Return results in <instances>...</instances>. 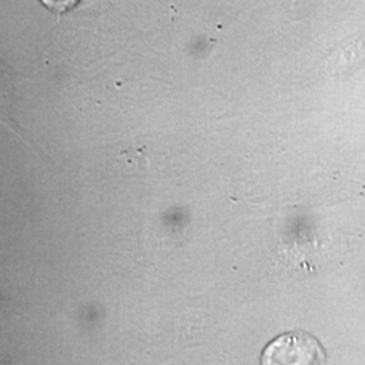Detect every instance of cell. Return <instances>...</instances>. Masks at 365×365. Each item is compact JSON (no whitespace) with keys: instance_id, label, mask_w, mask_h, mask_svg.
Wrapping results in <instances>:
<instances>
[{"instance_id":"obj_1","label":"cell","mask_w":365,"mask_h":365,"mask_svg":"<svg viewBox=\"0 0 365 365\" xmlns=\"http://www.w3.org/2000/svg\"><path fill=\"white\" fill-rule=\"evenodd\" d=\"M327 359L313 336L295 330L271 342L261 356L262 364H315Z\"/></svg>"},{"instance_id":"obj_2","label":"cell","mask_w":365,"mask_h":365,"mask_svg":"<svg viewBox=\"0 0 365 365\" xmlns=\"http://www.w3.org/2000/svg\"><path fill=\"white\" fill-rule=\"evenodd\" d=\"M45 7L56 13H66L73 9L78 3V0H41Z\"/></svg>"},{"instance_id":"obj_3","label":"cell","mask_w":365,"mask_h":365,"mask_svg":"<svg viewBox=\"0 0 365 365\" xmlns=\"http://www.w3.org/2000/svg\"><path fill=\"white\" fill-rule=\"evenodd\" d=\"M1 302H3V297H1V295H0V303H1Z\"/></svg>"}]
</instances>
